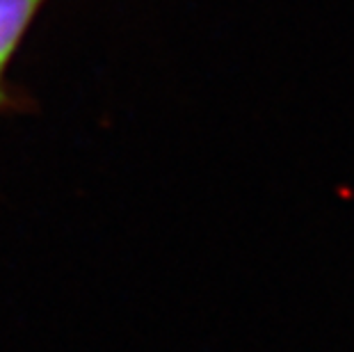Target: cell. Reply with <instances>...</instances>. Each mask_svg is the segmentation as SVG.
<instances>
[{"mask_svg": "<svg viewBox=\"0 0 354 352\" xmlns=\"http://www.w3.org/2000/svg\"><path fill=\"white\" fill-rule=\"evenodd\" d=\"M44 3L46 0H0V110L12 103L5 87L7 64Z\"/></svg>", "mask_w": 354, "mask_h": 352, "instance_id": "obj_1", "label": "cell"}]
</instances>
